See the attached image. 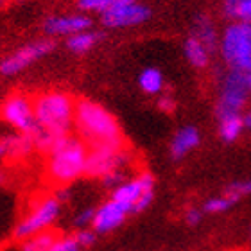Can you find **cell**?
Returning a JSON list of instances; mask_svg holds the SVG:
<instances>
[{
	"mask_svg": "<svg viewBox=\"0 0 251 251\" xmlns=\"http://www.w3.org/2000/svg\"><path fill=\"white\" fill-rule=\"evenodd\" d=\"M242 122H244V129L251 131V110L246 111V113L242 115Z\"/></svg>",
	"mask_w": 251,
	"mask_h": 251,
	"instance_id": "1f68e13d",
	"label": "cell"
},
{
	"mask_svg": "<svg viewBox=\"0 0 251 251\" xmlns=\"http://www.w3.org/2000/svg\"><path fill=\"white\" fill-rule=\"evenodd\" d=\"M194 36L199 38L201 42L208 47V50L212 52L217 47V34H215L214 24L206 18V16H199L196 20V29H194Z\"/></svg>",
	"mask_w": 251,
	"mask_h": 251,
	"instance_id": "44dd1931",
	"label": "cell"
},
{
	"mask_svg": "<svg viewBox=\"0 0 251 251\" xmlns=\"http://www.w3.org/2000/svg\"><path fill=\"white\" fill-rule=\"evenodd\" d=\"M244 129L242 115H226L219 119V136L225 142H235Z\"/></svg>",
	"mask_w": 251,
	"mask_h": 251,
	"instance_id": "ac0fdd59",
	"label": "cell"
},
{
	"mask_svg": "<svg viewBox=\"0 0 251 251\" xmlns=\"http://www.w3.org/2000/svg\"><path fill=\"white\" fill-rule=\"evenodd\" d=\"M94 215H95V208H88L84 210V212H81V214L75 217V226H77L79 230H83V228H86V226H92V223H94Z\"/></svg>",
	"mask_w": 251,
	"mask_h": 251,
	"instance_id": "484cf974",
	"label": "cell"
},
{
	"mask_svg": "<svg viewBox=\"0 0 251 251\" xmlns=\"http://www.w3.org/2000/svg\"><path fill=\"white\" fill-rule=\"evenodd\" d=\"M246 77H248V84H250V90H251V72H246Z\"/></svg>",
	"mask_w": 251,
	"mask_h": 251,
	"instance_id": "d6a6232c",
	"label": "cell"
},
{
	"mask_svg": "<svg viewBox=\"0 0 251 251\" xmlns=\"http://www.w3.org/2000/svg\"><path fill=\"white\" fill-rule=\"evenodd\" d=\"M0 117H2V121L9 126V127L20 131L24 135L31 136L38 127L36 115H34V106H32V100L27 95H22V94L11 95L9 99L2 104Z\"/></svg>",
	"mask_w": 251,
	"mask_h": 251,
	"instance_id": "ba28073f",
	"label": "cell"
},
{
	"mask_svg": "<svg viewBox=\"0 0 251 251\" xmlns=\"http://www.w3.org/2000/svg\"><path fill=\"white\" fill-rule=\"evenodd\" d=\"M225 15L237 22L251 24V0H225Z\"/></svg>",
	"mask_w": 251,
	"mask_h": 251,
	"instance_id": "7402d4cb",
	"label": "cell"
},
{
	"mask_svg": "<svg viewBox=\"0 0 251 251\" xmlns=\"http://www.w3.org/2000/svg\"><path fill=\"white\" fill-rule=\"evenodd\" d=\"M77 239H79V242L83 244V248H88V246H92L95 242V233L94 231H90V230H86V228H83V230H79L77 233Z\"/></svg>",
	"mask_w": 251,
	"mask_h": 251,
	"instance_id": "f1b7e54d",
	"label": "cell"
},
{
	"mask_svg": "<svg viewBox=\"0 0 251 251\" xmlns=\"http://www.w3.org/2000/svg\"><path fill=\"white\" fill-rule=\"evenodd\" d=\"M75 104L77 102H74L65 92H45L32 100L38 124L56 136L70 135L75 119Z\"/></svg>",
	"mask_w": 251,
	"mask_h": 251,
	"instance_id": "3957f363",
	"label": "cell"
},
{
	"mask_svg": "<svg viewBox=\"0 0 251 251\" xmlns=\"http://www.w3.org/2000/svg\"><path fill=\"white\" fill-rule=\"evenodd\" d=\"M185 56H187L188 63L196 68H204L210 61V50L199 38H196L192 34L190 38H187V42L183 45Z\"/></svg>",
	"mask_w": 251,
	"mask_h": 251,
	"instance_id": "2e32d148",
	"label": "cell"
},
{
	"mask_svg": "<svg viewBox=\"0 0 251 251\" xmlns=\"http://www.w3.org/2000/svg\"><path fill=\"white\" fill-rule=\"evenodd\" d=\"M250 235H251V228H250Z\"/></svg>",
	"mask_w": 251,
	"mask_h": 251,
	"instance_id": "836d02e7",
	"label": "cell"
},
{
	"mask_svg": "<svg viewBox=\"0 0 251 251\" xmlns=\"http://www.w3.org/2000/svg\"><path fill=\"white\" fill-rule=\"evenodd\" d=\"M129 214H133V206L117 199H110L104 204H100L99 208H95L94 215V231L95 233H108L115 230L117 226H121L124 219Z\"/></svg>",
	"mask_w": 251,
	"mask_h": 251,
	"instance_id": "8fae6325",
	"label": "cell"
},
{
	"mask_svg": "<svg viewBox=\"0 0 251 251\" xmlns=\"http://www.w3.org/2000/svg\"><path fill=\"white\" fill-rule=\"evenodd\" d=\"M113 0H77V5L83 11H97V13H104L111 5Z\"/></svg>",
	"mask_w": 251,
	"mask_h": 251,
	"instance_id": "d4e9b609",
	"label": "cell"
},
{
	"mask_svg": "<svg viewBox=\"0 0 251 251\" xmlns=\"http://www.w3.org/2000/svg\"><path fill=\"white\" fill-rule=\"evenodd\" d=\"M199 140H201L199 131L194 126L181 127L171 140V154H173V158L179 160V158L187 156L188 152L199 146Z\"/></svg>",
	"mask_w": 251,
	"mask_h": 251,
	"instance_id": "9a60e30c",
	"label": "cell"
},
{
	"mask_svg": "<svg viewBox=\"0 0 251 251\" xmlns=\"http://www.w3.org/2000/svg\"><path fill=\"white\" fill-rule=\"evenodd\" d=\"M59 208H61V204H59L58 196H49V198L42 199V201L31 210V214L27 215V217H24V219L16 225L15 237L24 241L27 237L36 235L40 231L49 230V226L58 219Z\"/></svg>",
	"mask_w": 251,
	"mask_h": 251,
	"instance_id": "8992f818",
	"label": "cell"
},
{
	"mask_svg": "<svg viewBox=\"0 0 251 251\" xmlns=\"http://www.w3.org/2000/svg\"><path fill=\"white\" fill-rule=\"evenodd\" d=\"M100 38H102V34H99V32H92V31L77 32V34L68 36L67 47L75 54H84V52H88L90 49L94 47Z\"/></svg>",
	"mask_w": 251,
	"mask_h": 251,
	"instance_id": "d6986e66",
	"label": "cell"
},
{
	"mask_svg": "<svg viewBox=\"0 0 251 251\" xmlns=\"http://www.w3.org/2000/svg\"><path fill=\"white\" fill-rule=\"evenodd\" d=\"M226 192L235 194L237 198H242V196H248L251 194V179H244V181H237V183L231 185Z\"/></svg>",
	"mask_w": 251,
	"mask_h": 251,
	"instance_id": "4316f807",
	"label": "cell"
},
{
	"mask_svg": "<svg viewBox=\"0 0 251 251\" xmlns=\"http://www.w3.org/2000/svg\"><path fill=\"white\" fill-rule=\"evenodd\" d=\"M34 149V142L29 135H24L20 131L9 127V131L0 133V158L15 160L24 158Z\"/></svg>",
	"mask_w": 251,
	"mask_h": 251,
	"instance_id": "5bb4252c",
	"label": "cell"
},
{
	"mask_svg": "<svg viewBox=\"0 0 251 251\" xmlns=\"http://www.w3.org/2000/svg\"><path fill=\"white\" fill-rule=\"evenodd\" d=\"M56 239H58V237H56L54 231H50V230L40 231L36 235H31V237H27V239H24V241H22L20 251H49V248L52 246Z\"/></svg>",
	"mask_w": 251,
	"mask_h": 251,
	"instance_id": "ffe728a7",
	"label": "cell"
},
{
	"mask_svg": "<svg viewBox=\"0 0 251 251\" xmlns=\"http://www.w3.org/2000/svg\"><path fill=\"white\" fill-rule=\"evenodd\" d=\"M56 47V43L50 40H38V42L27 43L22 49H18L16 52L9 54L5 59L0 63V74L4 75H15V74L22 72L24 68L38 61L40 58L50 54Z\"/></svg>",
	"mask_w": 251,
	"mask_h": 251,
	"instance_id": "30bf717a",
	"label": "cell"
},
{
	"mask_svg": "<svg viewBox=\"0 0 251 251\" xmlns=\"http://www.w3.org/2000/svg\"><path fill=\"white\" fill-rule=\"evenodd\" d=\"M151 190H154V178H152V174L140 173L138 176L127 179L122 185L113 188L111 199H117V201H122V203H127L133 206L144 194L151 192Z\"/></svg>",
	"mask_w": 251,
	"mask_h": 251,
	"instance_id": "4fadbf2b",
	"label": "cell"
},
{
	"mask_svg": "<svg viewBox=\"0 0 251 251\" xmlns=\"http://www.w3.org/2000/svg\"><path fill=\"white\" fill-rule=\"evenodd\" d=\"M152 198H154V192H152V190L151 192L144 194V196H142V198L133 204V214H140V212H144V210L152 203Z\"/></svg>",
	"mask_w": 251,
	"mask_h": 251,
	"instance_id": "83f0119b",
	"label": "cell"
},
{
	"mask_svg": "<svg viewBox=\"0 0 251 251\" xmlns=\"http://www.w3.org/2000/svg\"><path fill=\"white\" fill-rule=\"evenodd\" d=\"M88 144L81 136L65 135L47 152V176L52 183L67 185L84 176L88 160Z\"/></svg>",
	"mask_w": 251,
	"mask_h": 251,
	"instance_id": "7a4b0ae2",
	"label": "cell"
},
{
	"mask_svg": "<svg viewBox=\"0 0 251 251\" xmlns=\"http://www.w3.org/2000/svg\"><path fill=\"white\" fill-rule=\"evenodd\" d=\"M239 199L241 198H237L235 194L226 192L225 196H217V198L208 199V201L204 203V212H208V214H221V212H226V210H230Z\"/></svg>",
	"mask_w": 251,
	"mask_h": 251,
	"instance_id": "603a6c76",
	"label": "cell"
},
{
	"mask_svg": "<svg viewBox=\"0 0 251 251\" xmlns=\"http://www.w3.org/2000/svg\"><path fill=\"white\" fill-rule=\"evenodd\" d=\"M201 219H203V212L198 208H190L187 214H185V221H187V225H190V226L199 225Z\"/></svg>",
	"mask_w": 251,
	"mask_h": 251,
	"instance_id": "f546056e",
	"label": "cell"
},
{
	"mask_svg": "<svg viewBox=\"0 0 251 251\" xmlns=\"http://www.w3.org/2000/svg\"><path fill=\"white\" fill-rule=\"evenodd\" d=\"M221 54L231 68L251 72V24L235 22L221 38Z\"/></svg>",
	"mask_w": 251,
	"mask_h": 251,
	"instance_id": "277c9868",
	"label": "cell"
},
{
	"mask_svg": "<svg viewBox=\"0 0 251 251\" xmlns=\"http://www.w3.org/2000/svg\"><path fill=\"white\" fill-rule=\"evenodd\" d=\"M74 126L77 129V135L88 144V147H124L122 131L117 119L94 100L83 99L75 104Z\"/></svg>",
	"mask_w": 251,
	"mask_h": 251,
	"instance_id": "6da1fadb",
	"label": "cell"
},
{
	"mask_svg": "<svg viewBox=\"0 0 251 251\" xmlns=\"http://www.w3.org/2000/svg\"><path fill=\"white\" fill-rule=\"evenodd\" d=\"M158 108L165 111V113H171L174 110V100L171 97H162V99L158 100Z\"/></svg>",
	"mask_w": 251,
	"mask_h": 251,
	"instance_id": "4dcf8cb0",
	"label": "cell"
},
{
	"mask_svg": "<svg viewBox=\"0 0 251 251\" xmlns=\"http://www.w3.org/2000/svg\"><path fill=\"white\" fill-rule=\"evenodd\" d=\"M151 18V9L138 4L136 0H113L104 13H100V20L110 29L140 25Z\"/></svg>",
	"mask_w": 251,
	"mask_h": 251,
	"instance_id": "9c48e42d",
	"label": "cell"
},
{
	"mask_svg": "<svg viewBox=\"0 0 251 251\" xmlns=\"http://www.w3.org/2000/svg\"><path fill=\"white\" fill-rule=\"evenodd\" d=\"M250 84H248L246 72L231 68L221 86L219 100H217V117L241 115L242 108L246 104Z\"/></svg>",
	"mask_w": 251,
	"mask_h": 251,
	"instance_id": "5b68a950",
	"label": "cell"
},
{
	"mask_svg": "<svg viewBox=\"0 0 251 251\" xmlns=\"http://www.w3.org/2000/svg\"><path fill=\"white\" fill-rule=\"evenodd\" d=\"M92 27V20L86 15H65L50 16L43 24V31L49 36H72L77 32L88 31Z\"/></svg>",
	"mask_w": 251,
	"mask_h": 251,
	"instance_id": "7c38bea8",
	"label": "cell"
},
{
	"mask_svg": "<svg viewBox=\"0 0 251 251\" xmlns=\"http://www.w3.org/2000/svg\"><path fill=\"white\" fill-rule=\"evenodd\" d=\"M129 165V152L124 147L95 146L90 147L88 160H86V173L88 178H104L113 171H121Z\"/></svg>",
	"mask_w": 251,
	"mask_h": 251,
	"instance_id": "52a82bcc",
	"label": "cell"
},
{
	"mask_svg": "<svg viewBox=\"0 0 251 251\" xmlns=\"http://www.w3.org/2000/svg\"><path fill=\"white\" fill-rule=\"evenodd\" d=\"M84 250L83 244L79 242L77 235H67L63 239H56L54 244L49 248V251H81Z\"/></svg>",
	"mask_w": 251,
	"mask_h": 251,
	"instance_id": "cb8c5ba5",
	"label": "cell"
},
{
	"mask_svg": "<svg viewBox=\"0 0 251 251\" xmlns=\"http://www.w3.org/2000/svg\"><path fill=\"white\" fill-rule=\"evenodd\" d=\"M138 86L144 94L147 95H156L163 88V75L162 72L154 67L144 68L138 75Z\"/></svg>",
	"mask_w": 251,
	"mask_h": 251,
	"instance_id": "e0dca14e",
	"label": "cell"
}]
</instances>
